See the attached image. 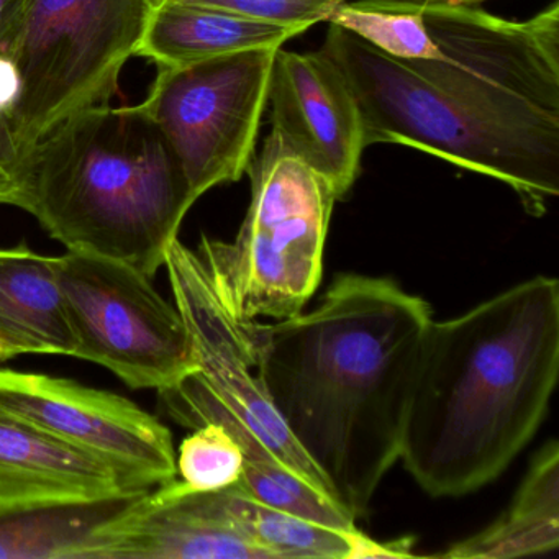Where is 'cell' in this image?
Segmentation results:
<instances>
[{"label":"cell","mask_w":559,"mask_h":559,"mask_svg":"<svg viewBox=\"0 0 559 559\" xmlns=\"http://www.w3.org/2000/svg\"><path fill=\"white\" fill-rule=\"evenodd\" d=\"M14 356H19V353L9 343H5L4 340H0V361L14 358Z\"/></svg>","instance_id":"4316f807"},{"label":"cell","mask_w":559,"mask_h":559,"mask_svg":"<svg viewBox=\"0 0 559 559\" xmlns=\"http://www.w3.org/2000/svg\"><path fill=\"white\" fill-rule=\"evenodd\" d=\"M558 374L555 277H532L431 322L402 435L405 469L433 497L492 483L538 430Z\"/></svg>","instance_id":"7a4b0ae2"},{"label":"cell","mask_w":559,"mask_h":559,"mask_svg":"<svg viewBox=\"0 0 559 559\" xmlns=\"http://www.w3.org/2000/svg\"><path fill=\"white\" fill-rule=\"evenodd\" d=\"M329 22L395 60L435 61L440 58V51L425 24L424 4L417 2L343 0L330 15Z\"/></svg>","instance_id":"44dd1931"},{"label":"cell","mask_w":559,"mask_h":559,"mask_svg":"<svg viewBox=\"0 0 559 559\" xmlns=\"http://www.w3.org/2000/svg\"><path fill=\"white\" fill-rule=\"evenodd\" d=\"M243 451L230 431L218 424L194 428L176 454V469L188 489L212 492L240 483Z\"/></svg>","instance_id":"7402d4cb"},{"label":"cell","mask_w":559,"mask_h":559,"mask_svg":"<svg viewBox=\"0 0 559 559\" xmlns=\"http://www.w3.org/2000/svg\"><path fill=\"white\" fill-rule=\"evenodd\" d=\"M156 2L28 0L8 55L19 76L11 116L24 152L71 114L117 93Z\"/></svg>","instance_id":"52a82bcc"},{"label":"cell","mask_w":559,"mask_h":559,"mask_svg":"<svg viewBox=\"0 0 559 559\" xmlns=\"http://www.w3.org/2000/svg\"><path fill=\"white\" fill-rule=\"evenodd\" d=\"M165 266L176 309L191 336L199 378L277 460L333 499L322 474L287 430L258 374L247 320L237 312L214 258L204 248L191 250L176 238L166 250Z\"/></svg>","instance_id":"30bf717a"},{"label":"cell","mask_w":559,"mask_h":559,"mask_svg":"<svg viewBox=\"0 0 559 559\" xmlns=\"http://www.w3.org/2000/svg\"><path fill=\"white\" fill-rule=\"evenodd\" d=\"M140 493L2 510L0 559H83L94 533Z\"/></svg>","instance_id":"d6986e66"},{"label":"cell","mask_w":559,"mask_h":559,"mask_svg":"<svg viewBox=\"0 0 559 559\" xmlns=\"http://www.w3.org/2000/svg\"><path fill=\"white\" fill-rule=\"evenodd\" d=\"M28 0H0V58H8Z\"/></svg>","instance_id":"d4e9b609"},{"label":"cell","mask_w":559,"mask_h":559,"mask_svg":"<svg viewBox=\"0 0 559 559\" xmlns=\"http://www.w3.org/2000/svg\"><path fill=\"white\" fill-rule=\"evenodd\" d=\"M0 411L103 461L127 492H146L178 477L169 428L114 392L0 368Z\"/></svg>","instance_id":"8fae6325"},{"label":"cell","mask_w":559,"mask_h":559,"mask_svg":"<svg viewBox=\"0 0 559 559\" xmlns=\"http://www.w3.org/2000/svg\"><path fill=\"white\" fill-rule=\"evenodd\" d=\"M25 152L11 112L0 109V205H25Z\"/></svg>","instance_id":"cb8c5ba5"},{"label":"cell","mask_w":559,"mask_h":559,"mask_svg":"<svg viewBox=\"0 0 559 559\" xmlns=\"http://www.w3.org/2000/svg\"><path fill=\"white\" fill-rule=\"evenodd\" d=\"M267 103L271 136L319 173L338 199L355 185L366 150L365 123L352 84L322 50L276 51Z\"/></svg>","instance_id":"7c38bea8"},{"label":"cell","mask_w":559,"mask_h":559,"mask_svg":"<svg viewBox=\"0 0 559 559\" xmlns=\"http://www.w3.org/2000/svg\"><path fill=\"white\" fill-rule=\"evenodd\" d=\"M299 34L217 9L158 0L136 57L148 58L158 68L186 67L240 51L283 48Z\"/></svg>","instance_id":"2e32d148"},{"label":"cell","mask_w":559,"mask_h":559,"mask_svg":"<svg viewBox=\"0 0 559 559\" xmlns=\"http://www.w3.org/2000/svg\"><path fill=\"white\" fill-rule=\"evenodd\" d=\"M57 276L76 358L104 366L130 388L158 392L199 371L188 326L152 277L80 251L58 257Z\"/></svg>","instance_id":"ba28073f"},{"label":"cell","mask_w":559,"mask_h":559,"mask_svg":"<svg viewBox=\"0 0 559 559\" xmlns=\"http://www.w3.org/2000/svg\"><path fill=\"white\" fill-rule=\"evenodd\" d=\"M83 559H271L228 516L221 490L195 492L176 477L136 496L104 523Z\"/></svg>","instance_id":"4fadbf2b"},{"label":"cell","mask_w":559,"mask_h":559,"mask_svg":"<svg viewBox=\"0 0 559 559\" xmlns=\"http://www.w3.org/2000/svg\"><path fill=\"white\" fill-rule=\"evenodd\" d=\"M159 397L168 414L185 427L198 428L212 421L230 431L243 451V476L238 486L254 499L333 528L356 530V520L346 510L277 460L260 438L215 399L198 372L159 392Z\"/></svg>","instance_id":"9a60e30c"},{"label":"cell","mask_w":559,"mask_h":559,"mask_svg":"<svg viewBox=\"0 0 559 559\" xmlns=\"http://www.w3.org/2000/svg\"><path fill=\"white\" fill-rule=\"evenodd\" d=\"M322 51L355 91L366 148L395 143L499 179L533 217L545 215L558 198L559 155L477 119L407 61L381 53L345 28L330 24Z\"/></svg>","instance_id":"277c9868"},{"label":"cell","mask_w":559,"mask_h":559,"mask_svg":"<svg viewBox=\"0 0 559 559\" xmlns=\"http://www.w3.org/2000/svg\"><path fill=\"white\" fill-rule=\"evenodd\" d=\"M251 204L234 243L202 235L243 320L302 312L322 280L335 189L267 136L247 168Z\"/></svg>","instance_id":"8992f818"},{"label":"cell","mask_w":559,"mask_h":559,"mask_svg":"<svg viewBox=\"0 0 559 559\" xmlns=\"http://www.w3.org/2000/svg\"><path fill=\"white\" fill-rule=\"evenodd\" d=\"M127 492L103 461L0 411V512Z\"/></svg>","instance_id":"5bb4252c"},{"label":"cell","mask_w":559,"mask_h":559,"mask_svg":"<svg viewBox=\"0 0 559 559\" xmlns=\"http://www.w3.org/2000/svg\"><path fill=\"white\" fill-rule=\"evenodd\" d=\"M430 306L388 277L342 274L310 312L247 320L287 430L353 519L401 456Z\"/></svg>","instance_id":"6da1fadb"},{"label":"cell","mask_w":559,"mask_h":559,"mask_svg":"<svg viewBox=\"0 0 559 559\" xmlns=\"http://www.w3.org/2000/svg\"><path fill=\"white\" fill-rule=\"evenodd\" d=\"M440 51L407 61L477 119L559 155L558 2L528 21L473 5L424 4Z\"/></svg>","instance_id":"5b68a950"},{"label":"cell","mask_w":559,"mask_h":559,"mask_svg":"<svg viewBox=\"0 0 559 559\" xmlns=\"http://www.w3.org/2000/svg\"><path fill=\"white\" fill-rule=\"evenodd\" d=\"M179 2L230 12L251 21L283 25L302 34L307 28L329 21L330 15L343 0H179Z\"/></svg>","instance_id":"603a6c76"},{"label":"cell","mask_w":559,"mask_h":559,"mask_svg":"<svg viewBox=\"0 0 559 559\" xmlns=\"http://www.w3.org/2000/svg\"><path fill=\"white\" fill-rule=\"evenodd\" d=\"M222 502L238 530L271 559H348L365 538L356 530H340L260 502L243 487L221 490Z\"/></svg>","instance_id":"ffe728a7"},{"label":"cell","mask_w":559,"mask_h":559,"mask_svg":"<svg viewBox=\"0 0 559 559\" xmlns=\"http://www.w3.org/2000/svg\"><path fill=\"white\" fill-rule=\"evenodd\" d=\"M24 211L68 251L155 277L195 204L163 133L140 106L87 107L25 152Z\"/></svg>","instance_id":"3957f363"},{"label":"cell","mask_w":559,"mask_h":559,"mask_svg":"<svg viewBox=\"0 0 559 559\" xmlns=\"http://www.w3.org/2000/svg\"><path fill=\"white\" fill-rule=\"evenodd\" d=\"M408 2L427 5H474L484 2V0H408Z\"/></svg>","instance_id":"484cf974"},{"label":"cell","mask_w":559,"mask_h":559,"mask_svg":"<svg viewBox=\"0 0 559 559\" xmlns=\"http://www.w3.org/2000/svg\"><path fill=\"white\" fill-rule=\"evenodd\" d=\"M57 266L25 245L0 250V340L19 355L76 356Z\"/></svg>","instance_id":"e0dca14e"},{"label":"cell","mask_w":559,"mask_h":559,"mask_svg":"<svg viewBox=\"0 0 559 559\" xmlns=\"http://www.w3.org/2000/svg\"><path fill=\"white\" fill-rule=\"evenodd\" d=\"M559 546V447L551 440L533 457L506 512L479 533L438 552L451 559L545 555Z\"/></svg>","instance_id":"ac0fdd59"},{"label":"cell","mask_w":559,"mask_h":559,"mask_svg":"<svg viewBox=\"0 0 559 559\" xmlns=\"http://www.w3.org/2000/svg\"><path fill=\"white\" fill-rule=\"evenodd\" d=\"M277 50L261 48L159 68L148 97L139 104L175 153L195 201L247 173Z\"/></svg>","instance_id":"9c48e42d"}]
</instances>
